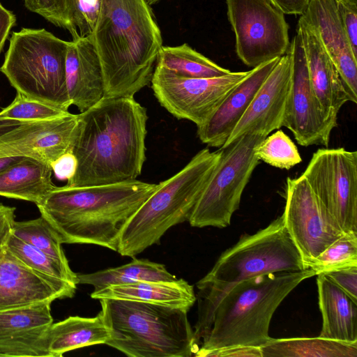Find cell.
Masks as SVG:
<instances>
[{
  "instance_id": "6da1fadb",
  "label": "cell",
  "mask_w": 357,
  "mask_h": 357,
  "mask_svg": "<svg viewBox=\"0 0 357 357\" xmlns=\"http://www.w3.org/2000/svg\"><path fill=\"white\" fill-rule=\"evenodd\" d=\"M146 109L133 97H103L78 114L70 186L136 180L146 160Z\"/></svg>"
},
{
  "instance_id": "7a4b0ae2",
  "label": "cell",
  "mask_w": 357,
  "mask_h": 357,
  "mask_svg": "<svg viewBox=\"0 0 357 357\" xmlns=\"http://www.w3.org/2000/svg\"><path fill=\"white\" fill-rule=\"evenodd\" d=\"M89 36L101 65L105 97H134L151 83L162 38L146 0H100Z\"/></svg>"
},
{
  "instance_id": "3957f363",
  "label": "cell",
  "mask_w": 357,
  "mask_h": 357,
  "mask_svg": "<svg viewBox=\"0 0 357 357\" xmlns=\"http://www.w3.org/2000/svg\"><path fill=\"white\" fill-rule=\"evenodd\" d=\"M157 185L136 179L56 186L37 207L62 243L93 244L117 252L124 227Z\"/></svg>"
},
{
  "instance_id": "277c9868",
  "label": "cell",
  "mask_w": 357,
  "mask_h": 357,
  "mask_svg": "<svg viewBox=\"0 0 357 357\" xmlns=\"http://www.w3.org/2000/svg\"><path fill=\"white\" fill-rule=\"evenodd\" d=\"M281 215L252 234H245L219 257L197 284V342L208 333L214 311L225 294L244 280L267 273L305 270Z\"/></svg>"
},
{
  "instance_id": "5b68a950",
  "label": "cell",
  "mask_w": 357,
  "mask_h": 357,
  "mask_svg": "<svg viewBox=\"0 0 357 357\" xmlns=\"http://www.w3.org/2000/svg\"><path fill=\"white\" fill-rule=\"evenodd\" d=\"M314 275L307 268L259 275L236 284L217 305L194 356L223 347L262 346L271 338L269 326L277 308L300 283Z\"/></svg>"
},
{
  "instance_id": "8992f818",
  "label": "cell",
  "mask_w": 357,
  "mask_h": 357,
  "mask_svg": "<svg viewBox=\"0 0 357 357\" xmlns=\"http://www.w3.org/2000/svg\"><path fill=\"white\" fill-rule=\"evenodd\" d=\"M110 338L105 344L130 357H190L199 349L188 312L152 303L99 299Z\"/></svg>"
},
{
  "instance_id": "52a82bcc",
  "label": "cell",
  "mask_w": 357,
  "mask_h": 357,
  "mask_svg": "<svg viewBox=\"0 0 357 357\" xmlns=\"http://www.w3.org/2000/svg\"><path fill=\"white\" fill-rule=\"evenodd\" d=\"M221 155V150L199 151L179 172L157 185L124 227L117 252L135 258L172 227L189 221L195 205Z\"/></svg>"
},
{
  "instance_id": "ba28073f",
  "label": "cell",
  "mask_w": 357,
  "mask_h": 357,
  "mask_svg": "<svg viewBox=\"0 0 357 357\" xmlns=\"http://www.w3.org/2000/svg\"><path fill=\"white\" fill-rule=\"evenodd\" d=\"M68 44L45 29L13 31L0 71L17 92L68 112L72 105L66 81Z\"/></svg>"
},
{
  "instance_id": "9c48e42d",
  "label": "cell",
  "mask_w": 357,
  "mask_h": 357,
  "mask_svg": "<svg viewBox=\"0 0 357 357\" xmlns=\"http://www.w3.org/2000/svg\"><path fill=\"white\" fill-rule=\"evenodd\" d=\"M265 137L259 133H248L220 148V158L189 219L191 227L225 228L230 225L243 190L259 162L255 149Z\"/></svg>"
},
{
  "instance_id": "30bf717a",
  "label": "cell",
  "mask_w": 357,
  "mask_h": 357,
  "mask_svg": "<svg viewBox=\"0 0 357 357\" xmlns=\"http://www.w3.org/2000/svg\"><path fill=\"white\" fill-rule=\"evenodd\" d=\"M228 20L241 61L255 68L284 55L290 47L284 14L269 0H226Z\"/></svg>"
},
{
  "instance_id": "8fae6325",
  "label": "cell",
  "mask_w": 357,
  "mask_h": 357,
  "mask_svg": "<svg viewBox=\"0 0 357 357\" xmlns=\"http://www.w3.org/2000/svg\"><path fill=\"white\" fill-rule=\"evenodd\" d=\"M344 233H357V152L316 151L301 174Z\"/></svg>"
},
{
  "instance_id": "7c38bea8",
  "label": "cell",
  "mask_w": 357,
  "mask_h": 357,
  "mask_svg": "<svg viewBox=\"0 0 357 357\" xmlns=\"http://www.w3.org/2000/svg\"><path fill=\"white\" fill-rule=\"evenodd\" d=\"M249 71L230 72L211 78H190L155 66L151 88L159 103L171 114L190 121L198 127L209 119Z\"/></svg>"
},
{
  "instance_id": "4fadbf2b",
  "label": "cell",
  "mask_w": 357,
  "mask_h": 357,
  "mask_svg": "<svg viewBox=\"0 0 357 357\" xmlns=\"http://www.w3.org/2000/svg\"><path fill=\"white\" fill-rule=\"evenodd\" d=\"M285 199L284 227L307 269L308 263L344 232L302 175L287 178Z\"/></svg>"
},
{
  "instance_id": "5bb4252c",
  "label": "cell",
  "mask_w": 357,
  "mask_h": 357,
  "mask_svg": "<svg viewBox=\"0 0 357 357\" xmlns=\"http://www.w3.org/2000/svg\"><path fill=\"white\" fill-rule=\"evenodd\" d=\"M291 77L282 126L303 146L328 147L332 130L337 123L321 110L313 93L308 76L302 40L296 30L290 45Z\"/></svg>"
},
{
  "instance_id": "9a60e30c",
  "label": "cell",
  "mask_w": 357,
  "mask_h": 357,
  "mask_svg": "<svg viewBox=\"0 0 357 357\" xmlns=\"http://www.w3.org/2000/svg\"><path fill=\"white\" fill-rule=\"evenodd\" d=\"M78 114L69 112L47 120L20 124L0 133V158L25 157L50 165L70 151L77 126Z\"/></svg>"
},
{
  "instance_id": "2e32d148",
  "label": "cell",
  "mask_w": 357,
  "mask_h": 357,
  "mask_svg": "<svg viewBox=\"0 0 357 357\" xmlns=\"http://www.w3.org/2000/svg\"><path fill=\"white\" fill-rule=\"evenodd\" d=\"M291 77V56L289 47L266 78L222 147L227 146L245 134L255 132L267 137L272 131L279 130L282 126Z\"/></svg>"
},
{
  "instance_id": "e0dca14e",
  "label": "cell",
  "mask_w": 357,
  "mask_h": 357,
  "mask_svg": "<svg viewBox=\"0 0 357 357\" xmlns=\"http://www.w3.org/2000/svg\"><path fill=\"white\" fill-rule=\"evenodd\" d=\"M51 303L0 311V357H51L47 347Z\"/></svg>"
},
{
  "instance_id": "ac0fdd59",
  "label": "cell",
  "mask_w": 357,
  "mask_h": 357,
  "mask_svg": "<svg viewBox=\"0 0 357 357\" xmlns=\"http://www.w3.org/2000/svg\"><path fill=\"white\" fill-rule=\"evenodd\" d=\"M314 30L337 68L352 102H357V56L342 25L337 0H310L301 15Z\"/></svg>"
},
{
  "instance_id": "d6986e66",
  "label": "cell",
  "mask_w": 357,
  "mask_h": 357,
  "mask_svg": "<svg viewBox=\"0 0 357 357\" xmlns=\"http://www.w3.org/2000/svg\"><path fill=\"white\" fill-rule=\"evenodd\" d=\"M297 31L302 40L313 93L324 114L337 124L340 109L352 99L314 30L301 16Z\"/></svg>"
},
{
  "instance_id": "ffe728a7",
  "label": "cell",
  "mask_w": 357,
  "mask_h": 357,
  "mask_svg": "<svg viewBox=\"0 0 357 357\" xmlns=\"http://www.w3.org/2000/svg\"><path fill=\"white\" fill-rule=\"evenodd\" d=\"M280 58L272 59L250 70L209 119L197 127V136L202 143L219 149L225 144Z\"/></svg>"
},
{
  "instance_id": "44dd1931",
  "label": "cell",
  "mask_w": 357,
  "mask_h": 357,
  "mask_svg": "<svg viewBox=\"0 0 357 357\" xmlns=\"http://www.w3.org/2000/svg\"><path fill=\"white\" fill-rule=\"evenodd\" d=\"M61 298L49 280L22 262L6 244L0 248V311Z\"/></svg>"
},
{
  "instance_id": "7402d4cb",
  "label": "cell",
  "mask_w": 357,
  "mask_h": 357,
  "mask_svg": "<svg viewBox=\"0 0 357 357\" xmlns=\"http://www.w3.org/2000/svg\"><path fill=\"white\" fill-rule=\"evenodd\" d=\"M66 81L71 104L82 112L104 97L101 65L90 36L69 41Z\"/></svg>"
},
{
  "instance_id": "603a6c76",
  "label": "cell",
  "mask_w": 357,
  "mask_h": 357,
  "mask_svg": "<svg viewBox=\"0 0 357 357\" xmlns=\"http://www.w3.org/2000/svg\"><path fill=\"white\" fill-rule=\"evenodd\" d=\"M319 307L322 318L319 337L357 342V302L325 274L317 275Z\"/></svg>"
},
{
  "instance_id": "cb8c5ba5",
  "label": "cell",
  "mask_w": 357,
  "mask_h": 357,
  "mask_svg": "<svg viewBox=\"0 0 357 357\" xmlns=\"http://www.w3.org/2000/svg\"><path fill=\"white\" fill-rule=\"evenodd\" d=\"M94 299L114 298L161 304L188 310L197 297L192 285L183 279L174 282L139 281L128 284H111L93 291Z\"/></svg>"
},
{
  "instance_id": "d4e9b609",
  "label": "cell",
  "mask_w": 357,
  "mask_h": 357,
  "mask_svg": "<svg viewBox=\"0 0 357 357\" xmlns=\"http://www.w3.org/2000/svg\"><path fill=\"white\" fill-rule=\"evenodd\" d=\"M51 166L23 157L0 171V196L40 204L56 187Z\"/></svg>"
},
{
  "instance_id": "484cf974",
  "label": "cell",
  "mask_w": 357,
  "mask_h": 357,
  "mask_svg": "<svg viewBox=\"0 0 357 357\" xmlns=\"http://www.w3.org/2000/svg\"><path fill=\"white\" fill-rule=\"evenodd\" d=\"M109 338V331L100 312L94 317L70 316L51 325L47 347L51 357H61L76 349L105 344Z\"/></svg>"
},
{
  "instance_id": "4316f807",
  "label": "cell",
  "mask_w": 357,
  "mask_h": 357,
  "mask_svg": "<svg viewBox=\"0 0 357 357\" xmlns=\"http://www.w3.org/2000/svg\"><path fill=\"white\" fill-rule=\"evenodd\" d=\"M6 246L29 268L49 280L65 298L74 296L78 284L77 273L69 264H63L49 256L10 233Z\"/></svg>"
},
{
  "instance_id": "83f0119b",
  "label": "cell",
  "mask_w": 357,
  "mask_h": 357,
  "mask_svg": "<svg viewBox=\"0 0 357 357\" xmlns=\"http://www.w3.org/2000/svg\"><path fill=\"white\" fill-rule=\"evenodd\" d=\"M262 357H357V342L320 337L271 338L260 347Z\"/></svg>"
},
{
  "instance_id": "f1b7e54d",
  "label": "cell",
  "mask_w": 357,
  "mask_h": 357,
  "mask_svg": "<svg viewBox=\"0 0 357 357\" xmlns=\"http://www.w3.org/2000/svg\"><path fill=\"white\" fill-rule=\"evenodd\" d=\"M78 284H89L99 291L111 284H128L139 281L174 282L177 278L164 264L144 259H135L127 264L91 273L77 274Z\"/></svg>"
},
{
  "instance_id": "f546056e",
  "label": "cell",
  "mask_w": 357,
  "mask_h": 357,
  "mask_svg": "<svg viewBox=\"0 0 357 357\" xmlns=\"http://www.w3.org/2000/svg\"><path fill=\"white\" fill-rule=\"evenodd\" d=\"M155 66L177 75L190 78L215 77L231 72L197 52L187 43L174 47L162 45Z\"/></svg>"
},
{
  "instance_id": "4dcf8cb0",
  "label": "cell",
  "mask_w": 357,
  "mask_h": 357,
  "mask_svg": "<svg viewBox=\"0 0 357 357\" xmlns=\"http://www.w3.org/2000/svg\"><path fill=\"white\" fill-rule=\"evenodd\" d=\"M68 112L29 98L17 92L12 102L0 111V133L28 122L52 119Z\"/></svg>"
},
{
  "instance_id": "1f68e13d",
  "label": "cell",
  "mask_w": 357,
  "mask_h": 357,
  "mask_svg": "<svg viewBox=\"0 0 357 357\" xmlns=\"http://www.w3.org/2000/svg\"><path fill=\"white\" fill-rule=\"evenodd\" d=\"M11 233L49 256L63 264H68L61 245L63 243L52 227L41 215L40 218L26 221L15 220Z\"/></svg>"
},
{
  "instance_id": "d6a6232c",
  "label": "cell",
  "mask_w": 357,
  "mask_h": 357,
  "mask_svg": "<svg viewBox=\"0 0 357 357\" xmlns=\"http://www.w3.org/2000/svg\"><path fill=\"white\" fill-rule=\"evenodd\" d=\"M357 266V233H344L317 257L312 259L307 268L317 275L342 268Z\"/></svg>"
},
{
  "instance_id": "836d02e7",
  "label": "cell",
  "mask_w": 357,
  "mask_h": 357,
  "mask_svg": "<svg viewBox=\"0 0 357 357\" xmlns=\"http://www.w3.org/2000/svg\"><path fill=\"white\" fill-rule=\"evenodd\" d=\"M259 160L282 169L289 170L302 161L297 146L282 130L266 137L255 149Z\"/></svg>"
},
{
  "instance_id": "e575fe53",
  "label": "cell",
  "mask_w": 357,
  "mask_h": 357,
  "mask_svg": "<svg viewBox=\"0 0 357 357\" xmlns=\"http://www.w3.org/2000/svg\"><path fill=\"white\" fill-rule=\"evenodd\" d=\"M30 11L67 30L73 39L79 37L77 26V0H24Z\"/></svg>"
},
{
  "instance_id": "d590c367",
  "label": "cell",
  "mask_w": 357,
  "mask_h": 357,
  "mask_svg": "<svg viewBox=\"0 0 357 357\" xmlns=\"http://www.w3.org/2000/svg\"><path fill=\"white\" fill-rule=\"evenodd\" d=\"M337 10L353 52L357 56V0H337Z\"/></svg>"
},
{
  "instance_id": "8d00e7d4",
  "label": "cell",
  "mask_w": 357,
  "mask_h": 357,
  "mask_svg": "<svg viewBox=\"0 0 357 357\" xmlns=\"http://www.w3.org/2000/svg\"><path fill=\"white\" fill-rule=\"evenodd\" d=\"M100 0H77L76 26L79 36L92 33L100 9Z\"/></svg>"
},
{
  "instance_id": "74e56055",
  "label": "cell",
  "mask_w": 357,
  "mask_h": 357,
  "mask_svg": "<svg viewBox=\"0 0 357 357\" xmlns=\"http://www.w3.org/2000/svg\"><path fill=\"white\" fill-rule=\"evenodd\" d=\"M324 274L354 301L357 302V266L342 268Z\"/></svg>"
},
{
  "instance_id": "f35d334b",
  "label": "cell",
  "mask_w": 357,
  "mask_h": 357,
  "mask_svg": "<svg viewBox=\"0 0 357 357\" xmlns=\"http://www.w3.org/2000/svg\"><path fill=\"white\" fill-rule=\"evenodd\" d=\"M50 166L57 179L68 181L74 176L77 171V160L70 151L52 162Z\"/></svg>"
},
{
  "instance_id": "ab89813d",
  "label": "cell",
  "mask_w": 357,
  "mask_h": 357,
  "mask_svg": "<svg viewBox=\"0 0 357 357\" xmlns=\"http://www.w3.org/2000/svg\"><path fill=\"white\" fill-rule=\"evenodd\" d=\"M201 357H262L260 347L233 346L204 352Z\"/></svg>"
},
{
  "instance_id": "60d3db41",
  "label": "cell",
  "mask_w": 357,
  "mask_h": 357,
  "mask_svg": "<svg viewBox=\"0 0 357 357\" xmlns=\"http://www.w3.org/2000/svg\"><path fill=\"white\" fill-rule=\"evenodd\" d=\"M15 208L0 203V248L6 244L14 222Z\"/></svg>"
},
{
  "instance_id": "b9f144b4",
  "label": "cell",
  "mask_w": 357,
  "mask_h": 357,
  "mask_svg": "<svg viewBox=\"0 0 357 357\" xmlns=\"http://www.w3.org/2000/svg\"><path fill=\"white\" fill-rule=\"evenodd\" d=\"M284 14L302 15L310 0H269Z\"/></svg>"
},
{
  "instance_id": "7bdbcfd3",
  "label": "cell",
  "mask_w": 357,
  "mask_h": 357,
  "mask_svg": "<svg viewBox=\"0 0 357 357\" xmlns=\"http://www.w3.org/2000/svg\"><path fill=\"white\" fill-rule=\"evenodd\" d=\"M15 15L0 3V53L11 28L15 24Z\"/></svg>"
},
{
  "instance_id": "ee69618b",
  "label": "cell",
  "mask_w": 357,
  "mask_h": 357,
  "mask_svg": "<svg viewBox=\"0 0 357 357\" xmlns=\"http://www.w3.org/2000/svg\"><path fill=\"white\" fill-rule=\"evenodd\" d=\"M23 157L0 158V171Z\"/></svg>"
},
{
  "instance_id": "f6af8a7d",
  "label": "cell",
  "mask_w": 357,
  "mask_h": 357,
  "mask_svg": "<svg viewBox=\"0 0 357 357\" xmlns=\"http://www.w3.org/2000/svg\"><path fill=\"white\" fill-rule=\"evenodd\" d=\"M161 0H146V1L149 3L150 6L154 5L157 3H158Z\"/></svg>"
}]
</instances>
